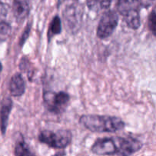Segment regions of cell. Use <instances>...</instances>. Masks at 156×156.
<instances>
[{"mask_svg": "<svg viewBox=\"0 0 156 156\" xmlns=\"http://www.w3.org/2000/svg\"><path fill=\"white\" fill-rule=\"evenodd\" d=\"M11 33V26L6 22L0 23V40L7 39Z\"/></svg>", "mask_w": 156, "mask_h": 156, "instance_id": "9a60e30c", "label": "cell"}, {"mask_svg": "<svg viewBox=\"0 0 156 156\" xmlns=\"http://www.w3.org/2000/svg\"><path fill=\"white\" fill-rule=\"evenodd\" d=\"M66 11V14L64 15V18H65V22L66 23V25L69 27L70 29L73 30V28L76 27L78 24L77 18V13H76V10L74 7L71 6V7L67 8Z\"/></svg>", "mask_w": 156, "mask_h": 156, "instance_id": "8fae6325", "label": "cell"}, {"mask_svg": "<svg viewBox=\"0 0 156 156\" xmlns=\"http://www.w3.org/2000/svg\"><path fill=\"white\" fill-rule=\"evenodd\" d=\"M63 155H64V153L62 152V153H57L56 155H54V156H63Z\"/></svg>", "mask_w": 156, "mask_h": 156, "instance_id": "44dd1931", "label": "cell"}, {"mask_svg": "<svg viewBox=\"0 0 156 156\" xmlns=\"http://www.w3.org/2000/svg\"><path fill=\"white\" fill-rule=\"evenodd\" d=\"M2 63L0 62V72L2 71Z\"/></svg>", "mask_w": 156, "mask_h": 156, "instance_id": "7402d4cb", "label": "cell"}, {"mask_svg": "<svg viewBox=\"0 0 156 156\" xmlns=\"http://www.w3.org/2000/svg\"><path fill=\"white\" fill-rule=\"evenodd\" d=\"M13 13L18 21H22L29 15V2L27 0H13Z\"/></svg>", "mask_w": 156, "mask_h": 156, "instance_id": "ba28073f", "label": "cell"}, {"mask_svg": "<svg viewBox=\"0 0 156 156\" xmlns=\"http://www.w3.org/2000/svg\"><path fill=\"white\" fill-rule=\"evenodd\" d=\"M98 0H87V2H88V5L89 8H92L94 5L96 4Z\"/></svg>", "mask_w": 156, "mask_h": 156, "instance_id": "ffe728a7", "label": "cell"}, {"mask_svg": "<svg viewBox=\"0 0 156 156\" xmlns=\"http://www.w3.org/2000/svg\"><path fill=\"white\" fill-rule=\"evenodd\" d=\"M136 5L138 4L136 0H119L117 9L121 15H124L129 11L136 9Z\"/></svg>", "mask_w": 156, "mask_h": 156, "instance_id": "4fadbf2b", "label": "cell"}, {"mask_svg": "<svg viewBox=\"0 0 156 156\" xmlns=\"http://www.w3.org/2000/svg\"><path fill=\"white\" fill-rule=\"evenodd\" d=\"M91 152L98 155H111L117 154L115 140L111 138L99 139L93 144Z\"/></svg>", "mask_w": 156, "mask_h": 156, "instance_id": "8992f818", "label": "cell"}, {"mask_svg": "<svg viewBox=\"0 0 156 156\" xmlns=\"http://www.w3.org/2000/svg\"><path fill=\"white\" fill-rule=\"evenodd\" d=\"M80 123L91 132L114 133L123 129L124 123L120 118L111 116L83 115Z\"/></svg>", "mask_w": 156, "mask_h": 156, "instance_id": "6da1fadb", "label": "cell"}, {"mask_svg": "<svg viewBox=\"0 0 156 156\" xmlns=\"http://www.w3.org/2000/svg\"><path fill=\"white\" fill-rule=\"evenodd\" d=\"M30 26L27 25V27H26V28L24 29V32H23L22 34V36H21V39H20V45L22 46V44H24V43L25 42L26 40L27 39V37H28L29 36V34H30Z\"/></svg>", "mask_w": 156, "mask_h": 156, "instance_id": "e0dca14e", "label": "cell"}, {"mask_svg": "<svg viewBox=\"0 0 156 156\" xmlns=\"http://www.w3.org/2000/svg\"><path fill=\"white\" fill-rule=\"evenodd\" d=\"M123 16H125L126 24L129 27L133 30H136L140 27V17L137 9L129 11Z\"/></svg>", "mask_w": 156, "mask_h": 156, "instance_id": "30bf717a", "label": "cell"}, {"mask_svg": "<svg viewBox=\"0 0 156 156\" xmlns=\"http://www.w3.org/2000/svg\"><path fill=\"white\" fill-rule=\"evenodd\" d=\"M61 32V20L59 17L55 16L50 26L48 36L59 34Z\"/></svg>", "mask_w": 156, "mask_h": 156, "instance_id": "5bb4252c", "label": "cell"}, {"mask_svg": "<svg viewBox=\"0 0 156 156\" xmlns=\"http://www.w3.org/2000/svg\"><path fill=\"white\" fill-rule=\"evenodd\" d=\"M39 140L42 143L54 149H64L72 140V134L69 130H59L53 132L44 130L40 133Z\"/></svg>", "mask_w": 156, "mask_h": 156, "instance_id": "7a4b0ae2", "label": "cell"}, {"mask_svg": "<svg viewBox=\"0 0 156 156\" xmlns=\"http://www.w3.org/2000/svg\"><path fill=\"white\" fill-rule=\"evenodd\" d=\"M9 90L13 97H20L24 94L25 84L21 74L16 73L12 76L9 85Z\"/></svg>", "mask_w": 156, "mask_h": 156, "instance_id": "9c48e42d", "label": "cell"}, {"mask_svg": "<svg viewBox=\"0 0 156 156\" xmlns=\"http://www.w3.org/2000/svg\"><path fill=\"white\" fill-rule=\"evenodd\" d=\"M15 156H36L29 149L24 140H21L16 143L15 148Z\"/></svg>", "mask_w": 156, "mask_h": 156, "instance_id": "7c38bea8", "label": "cell"}, {"mask_svg": "<svg viewBox=\"0 0 156 156\" xmlns=\"http://www.w3.org/2000/svg\"><path fill=\"white\" fill-rule=\"evenodd\" d=\"M44 99L47 108L51 112L59 114L69 101V95L63 91L59 93L47 91L44 93Z\"/></svg>", "mask_w": 156, "mask_h": 156, "instance_id": "277c9868", "label": "cell"}, {"mask_svg": "<svg viewBox=\"0 0 156 156\" xmlns=\"http://www.w3.org/2000/svg\"><path fill=\"white\" fill-rule=\"evenodd\" d=\"M117 146V154L121 156H129L140 150L143 145L134 138L117 137L115 140Z\"/></svg>", "mask_w": 156, "mask_h": 156, "instance_id": "5b68a950", "label": "cell"}, {"mask_svg": "<svg viewBox=\"0 0 156 156\" xmlns=\"http://www.w3.org/2000/svg\"><path fill=\"white\" fill-rule=\"evenodd\" d=\"M118 24V15L114 11H108L102 16L97 29L99 38H107L111 36Z\"/></svg>", "mask_w": 156, "mask_h": 156, "instance_id": "3957f363", "label": "cell"}, {"mask_svg": "<svg viewBox=\"0 0 156 156\" xmlns=\"http://www.w3.org/2000/svg\"><path fill=\"white\" fill-rule=\"evenodd\" d=\"M12 108V101L9 98H5L0 107V129L3 135L5 134L9 122V114Z\"/></svg>", "mask_w": 156, "mask_h": 156, "instance_id": "52a82bcc", "label": "cell"}, {"mask_svg": "<svg viewBox=\"0 0 156 156\" xmlns=\"http://www.w3.org/2000/svg\"><path fill=\"white\" fill-rule=\"evenodd\" d=\"M138 5L143 8H149L153 3L154 0H136Z\"/></svg>", "mask_w": 156, "mask_h": 156, "instance_id": "ac0fdd59", "label": "cell"}, {"mask_svg": "<svg viewBox=\"0 0 156 156\" xmlns=\"http://www.w3.org/2000/svg\"><path fill=\"white\" fill-rule=\"evenodd\" d=\"M149 27L155 36H156V11L153 10L149 17Z\"/></svg>", "mask_w": 156, "mask_h": 156, "instance_id": "2e32d148", "label": "cell"}, {"mask_svg": "<svg viewBox=\"0 0 156 156\" xmlns=\"http://www.w3.org/2000/svg\"><path fill=\"white\" fill-rule=\"evenodd\" d=\"M99 2H100L101 6L102 8H104V9H108L111 5L112 0H99Z\"/></svg>", "mask_w": 156, "mask_h": 156, "instance_id": "d6986e66", "label": "cell"}]
</instances>
